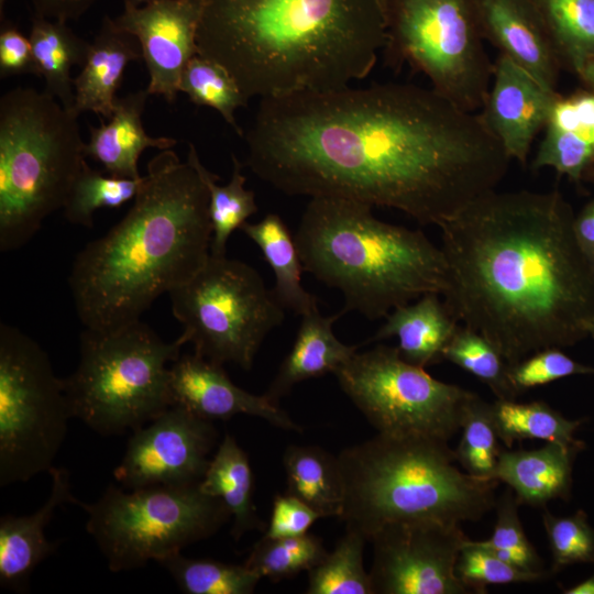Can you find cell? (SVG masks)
Listing matches in <instances>:
<instances>
[{"instance_id":"6da1fadb","label":"cell","mask_w":594,"mask_h":594,"mask_svg":"<svg viewBox=\"0 0 594 594\" xmlns=\"http://www.w3.org/2000/svg\"><path fill=\"white\" fill-rule=\"evenodd\" d=\"M245 165L289 196L336 197L436 224L512 161L479 113L410 84L262 98Z\"/></svg>"},{"instance_id":"7a4b0ae2","label":"cell","mask_w":594,"mask_h":594,"mask_svg":"<svg viewBox=\"0 0 594 594\" xmlns=\"http://www.w3.org/2000/svg\"><path fill=\"white\" fill-rule=\"evenodd\" d=\"M558 191L491 190L441 221L447 308L509 366L574 345L594 318V268Z\"/></svg>"},{"instance_id":"3957f363","label":"cell","mask_w":594,"mask_h":594,"mask_svg":"<svg viewBox=\"0 0 594 594\" xmlns=\"http://www.w3.org/2000/svg\"><path fill=\"white\" fill-rule=\"evenodd\" d=\"M385 43L384 0H201L199 55L248 99L348 87Z\"/></svg>"},{"instance_id":"277c9868","label":"cell","mask_w":594,"mask_h":594,"mask_svg":"<svg viewBox=\"0 0 594 594\" xmlns=\"http://www.w3.org/2000/svg\"><path fill=\"white\" fill-rule=\"evenodd\" d=\"M128 213L75 257L68 284L85 328L138 320L210 256L209 191L197 169L163 150L147 164Z\"/></svg>"},{"instance_id":"5b68a950","label":"cell","mask_w":594,"mask_h":594,"mask_svg":"<svg viewBox=\"0 0 594 594\" xmlns=\"http://www.w3.org/2000/svg\"><path fill=\"white\" fill-rule=\"evenodd\" d=\"M369 205L314 197L295 240L304 271L344 297L342 312L375 320L430 293L442 295L448 266L420 230L384 222Z\"/></svg>"},{"instance_id":"8992f818","label":"cell","mask_w":594,"mask_h":594,"mask_svg":"<svg viewBox=\"0 0 594 594\" xmlns=\"http://www.w3.org/2000/svg\"><path fill=\"white\" fill-rule=\"evenodd\" d=\"M344 484L340 517L367 541L402 521H477L495 508L497 480L457 466L448 441L422 436L375 437L338 455Z\"/></svg>"},{"instance_id":"52a82bcc","label":"cell","mask_w":594,"mask_h":594,"mask_svg":"<svg viewBox=\"0 0 594 594\" xmlns=\"http://www.w3.org/2000/svg\"><path fill=\"white\" fill-rule=\"evenodd\" d=\"M77 116L47 92L16 87L0 99V250L25 245L63 209L85 162Z\"/></svg>"},{"instance_id":"ba28073f","label":"cell","mask_w":594,"mask_h":594,"mask_svg":"<svg viewBox=\"0 0 594 594\" xmlns=\"http://www.w3.org/2000/svg\"><path fill=\"white\" fill-rule=\"evenodd\" d=\"M186 343L182 334L164 341L141 320L111 330L85 328L78 365L63 378L72 417L102 436L145 426L173 406L169 364Z\"/></svg>"},{"instance_id":"9c48e42d","label":"cell","mask_w":594,"mask_h":594,"mask_svg":"<svg viewBox=\"0 0 594 594\" xmlns=\"http://www.w3.org/2000/svg\"><path fill=\"white\" fill-rule=\"evenodd\" d=\"M199 483L129 492L109 484L95 503L75 504L87 513L86 530L109 570L131 571L211 537L231 519L223 502Z\"/></svg>"},{"instance_id":"30bf717a","label":"cell","mask_w":594,"mask_h":594,"mask_svg":"<svg viewBox=\"0 0 594 594\" xmlns=\"http://www.w3.org/2000/svg\"><path fill=\"white\" fill-rule=\"evenodd\" d=\"M384 65H408L462 110H481L494 70L475 0H384Z\"/></svg>"},{"instance_id":"8fae6325","label":"cell","mask_w":594,"mask_h":594,"mask_svg":"<svg viewBox=\"0 0 594 594\" xmlns=\"http://www.w3.org/2000/svg\"><path fill=\"white\" fill-rule=\"evenodd\" d=\"M182 336L194 352L251 370L265 337L284 320V307L255 268L210 254L187 282L168 293Z\"/></svg>"},{"instance_id":"7c38bea8","label":"cell","mask_w":594,"mask_h":594,"mask_svg":"<svg viewBox=\"0 0 594 594\" xmlns=\"http://www.w3.org/2000/svg\"><path fill=\"white\" fill-rule=\"evenodd\" d=\"M73 418L46 351L0 324V486L50 472Z\"/></svg>"},{"instance_id":"4fadbf2b","label":"cell","mask_w":594,"mask_h":594,"mask_svg":"<svg viewBox=\"0 0 594 594\" xmlns=\"http://www.w3.org/2000/svg\"><path fill=\"white\" fill-rule=\"evenodd\" d=\"M341 389L377 433L448 441L477 395L405 361L397 346L356 352L334 373Z\"/></svg>"},{"instance_id":"5bb4252c","label":"cell","mask_w":594,"mask_h":594,"mask_svg":"<svg viewBox=\"0 0 594 594\" xmlns=\"http://www.w3.org/2000/svg\"><path fill=\"white\" fill-rule=\"evenodd\" d=\"M470 538L460 524L438 520L393 522L371 538L373 594H468L455 573Z\"/></svg>"},{"instance_id":"9a60e30c","label":"cell","mask_w":594,"mask_h":594,"mask_svg":"<svg viewBox=\"0 0 594 594\" xmlns=\"http://www.w3.org/2000/svg\"><path fill=\"white\" fill-rule=\"evenodd\" d=\"M217 438L212 421L170 406L132 432L113 476L125 490L199 483Z\"/></svg>"},{"instance_id":"2e32d148","label":"cell","mask_w":594,"mask_h":594,"mask_svg":"<svg viewBox=\"0 0 594 594\" xmlns=\"http://www.w3.org/2000/svg\"><path fill=\"white\" fill-rule=\"evenodd\" d=\"M200 13L201 0H154L140 7L124 2L123 12L114 21L140 43L150 75V96L175 102L183 70L199 54Z\"/></svg>"},{"instance_id":"e0dca14e","label":"cell","mask_w":594,"mask_h":594,"mask_svg":"<svg viewBox=\"0 0 594 594\" xmlns=\"http://www.w3.org/2000/svg\"><path fill=\"white\" fill-rule=\"evenodd\" d=\"M169 392L173 406H180L205 420H229L244 414L284 430H302L266 394L255 395L242 389L230 380L223 365L195 352L180 354L170 364Z\"/></svg>"},{"instance_id":"ac0fdd59","label":"cell","mask_w":594,"mask_h":594,"mask_svg":"<svg viewBox=\"0 0 594 594\" xmlns=\"http://www.w3.org/2000/svg\"><path fill=\"white\" fill-rule=\"evenodd\" d=\"M492 80L479 114L507 156L524 165L559 92L546 89L501 54Z\"/></svg>"},{"instance_id":"d6986e66","label":"cell","mask_w":594,"mask_h":594,"mask_svg":"<svg viewBox=\"0 0 594 594\" xmlns=\"http://www.w3.org/2000/svg\"><path fill=\"white\" fill-rule=\"evenodd\" d=\"M484 41L557 91L562 69L544 23L531 0H475Z\"/></svg>"},{"instance_id":"ffe728a7","label":"cell","mask_w":594,"mask_h":594,"mask_svg":"<svg viewBox=\"0 0 594 594\" xmlns=\"http://www.w3.org/2000/svg\"><path fill=\"white\" fill-rule=\"evenodd\" d=\"M52 488L46 502L26 516L6 515L0 519V585L14 592H25L34 569L55 552L58 543L45 536V527L55 509L65 503L75 504L70 476L65 468L50 470Z\"/></svg>"},{"instance_id":"44dd1931","label":"cell","mask_w":594,"mask_h":594,"mask_svg":"<svg viewBox=\"0 0 594 594\" xmlns=\"http://www.w3.org/2000/svg\"><path fill=\"white\" fill-rule=\"evenodd\" d=\"M585 446L546 442L534 450H501L493 480L514 492L519 505L543 508L553 499L569 501L573 463Z\"/></svg>"},{"instance_id":"7402d4cb","label":"cell","mask_w":594,"mask_h":594,"mask_svg":"<svg viewBox=\"0 0 594 594\" xmlns=\"http://www.w3.org/2000/svg\"><path fill=\"white\" fill-rule=\"evenodd\" d=\"M142 59L138 38L105 16L90 43L87 59L74 78L73 111L77 116L90 111L109 119L128 65Z\"/></svg>"},{"instance_id":"603a6c76","label":"cell","mask_w":594,"mask_h":594,"mask_svg":"<svg viewBox=\"0 0 594 594\" xmlns=\"http://www.w3.org/2000/svg\"><path fill=\"white\" fill-rule=\"evenodd\" d=\"M150 95L146 89L117 98L109 122L100 121L91 127L85 143V156L100 163L106 173L116 177L138 179L139 158L146 148L168 150L177 141L167 136L148 135L142 123V114Z\"/></svg>"},{"instance_id":"cb8c5ba5","label":"cell","mask_w":594,"mask_h":594,"mask_svg":"<svg viewBox=\"0 0 594 594\" xmlns=\"http://www.w3.org/2000/svg\"><path fill=\"white\" fill-rule=\"evenodd\" d=\"M343 312L324 317L318 308L301 316L293 348L279 366L278 373L265 393L279 402L294 385L328 373H336L358 352L360 345L342 343L332 326Z\"/></svg>"},{"instance_id":"d4e9b609","label":"cell","mask_w":594,"mask_h":594,"mask_svg":"<svg viewBox=\"0 0 594 594\" xmlns=\"http://www.w3.org/2000/svg\"><path fill=\"white\" fill-rule=\"evenodd\" d=\"M439 296L426 294L414 304L395 308L371 340L396 337L400 356L416 366L440 362L459 322Z\"/></svg>"},{"instance_id":"484cf974","label":"cell","mask_w":594,"mask_h":594,"mask_svg":"<svg viewBox=\"0 0 594 594\" xmlns=\"http://www.w3.org/2000/svg\"><path fill=\"white\" fill-rule=\"evenodd\" d=\"M204 493L223 502L230 512L234 540L252 530H265L253 502L254 476L245 451L229 433L218 446L200 481Z\"/></svg>"},{"instance_id":"4316f807","label":"cell","mask_w":594,"mask_h":594,"mask_svg":"<svg viewBox=\"0 0 594 594\" xmlns=\"http://www.w3.org/2000/svg\"><path fill=\"white\" fill-rule=\"evenodd\" d=\"M240 229L258 246L273 270V292L283 307L299 316L317 309L316 296L301 285L304 266L299 250L282 218L268 213L256 223L245 222Z\"/></svg>"},{"instance_id":"83f0119b","label":"cell","mask_w":594,"mask_h":594,"mask_svg":"<svg viewBox=\"0 0 594 594\" xmlns=\"http://www.w3.org/2000/svg\"><path fill=\"white\" fill-rule=\"evenodd\" d=\"M37 68V76L45 81L44 91L56 98L64 108L73 111V66H82L90 43L79 37L66 22L34 14L29 36Z\"/></svg>"},{"instance_id":"f1b7e54d","label":"cell","mask_w":594,"mask_h":594,"mask_svg":"<svg viewBox=\"0 0 594 594\" xmlns=\"http://www.w3.org/2000/svg\"><path fill=\"white\" fill-rule=\"evenodd\" d=\"M283 464L287 493L298 497L321 515L341 517L344 484L338 457L315 446H289Z\"/></svg>"},{"instance_id":"f546056e","label":"cell","mask_w":594,"mask_h":594,"mask_svg":"<svg viewBox=\"0 0 594 594\" xmlns=\"http://www.w3.org/2000/svg\"><path fill=\"white\" fill-rule=\"evenodd\" d=\"M232 175L230 182L220 186L219 176L208 170L200 162L194 144L188 145L187 161L197 169L209 191V216L212 226L210 254L226 256L230 235L257 211L255 196L245 188L246 177L243 164L232 154Z\"/></svg>"},{"instance_id":"4dcf8cb0","label":"cell","mask_w":594,"mask_h":594,"mask_svg":"<svg viewBox=\"0 0 594 594\" xmlns=\"http://www.w3.org/2000/svg\"><path fill=\"white\" fill-rule=\"evenodd\" d=\"M492 418L498 439L512 448L515 441L542 440L564 446H585L574 437L583 419H568L544 402L496 399Z\"/></svg>"},{"instance_id":"1f68e13d","label":"cell","mask_w":594,"mask_h":594,"mask_svg":"<svg viewBox=\"0 0 594 594\" xmlns=\"http://www.w3.org/2000/svg\"><path fill=\"white\" fill-rule=\"evenodd\" d=\"M561 67L576 74L594 61V0H531Z\"/></svg>"},{"instance_id":"d6a6232c","label":"cell","mask_w":594,"mask_h":594,"mask_svg":"<svg viewBox=\"0 0 594 594\" xmlns=\"http://www.w3.org/2000/svg\"><path fill=\"white\" fill-rule=\"evenodd\" d=\"M185 594H252L261 576L243 564L191 559L175 552L156 561Z\"/></svg>"},{"instance_id":"836d02e7","label":"cell","mask_w":594,"mask_h":594,"mask_svg":"<svg viewBox=\"0 0 594 594\" xmlns=\"http://www.w3.org/2000/svg\"><path fill=\"white\" fill-rule=\"evenodd\" d=\"M178 91L186 94L197 106L217 110L240 136L244 135L237 123L235 111L245 107L249 99L234 77L220 63L199 54L195 55L183 70Z\"/></svg>"},{"instance_id":"e575fe53","label":"cell","mask_w":594,"mask_h":594,"mask_svg":"<svg viewBox=\"0 0 594 594\" xmlns=\"http://www.w3.org/2000/svg\"><path fill=\"white\" fill-rule=\"evenodd\" d=\"M367 540L346 530L332 552L308 571L307 594H373L370 573L363 564Z\"/></svg>"},{"instance_id":"d590c367","label":"cell","mask_w":594,"mask_h":594,"mask_svg":"<svg viewBox=\"0 0 594 594\" xmlns=\"http://www.w3.org/2000/svg\"><path fill=\"white\" fill-rule=\"evenodd\" d=\"M142 183L143 176L133 179L105 175L85 161L63 207L64 217L73 224L92 228L98 209L119 208L134 199Z\"/></svg>"},{"instance_id":"8d00e7d4","label":"cell","mask_w":594,"mask_h":594,"mask_svg":"<svg viewBox=\"0 0 594 594\" xmlns=\"http://www.w3.org/2000/svg\"><path fill=\"white\" fill-rule=\"evenodd\" d=\"M442 359L484 383L496 399L515 400L519 396L509 380V365L504 356L486 338L468 327H458Z\"/></svg>"},{"instance_id":"74e56055","label":"cell","mask_w":594,"mask_h":594,"mask_svg":"<svg viewBox=\"0 0 594 594\" xmlns=\"http://www.w3.org/2000/svg\"><path fill=\"white\" fill-rule=\"evenodd\" d=\"M322 540L312 534L297 537H263L253 546L244 564L273 582L296 576L316 566L326 556Z\"/></svg>"},{"instance_id":"f35d334b","label":"cell","mask_w":594,"mask_h":594,"mask_svg":"<svg viewBox=\"0 0 594 594\" xmlns=\"http://www.w3.org/2000/svg\"><path fill=\"white\" fill-rule=\"evenodd\" d=\"M492 403L476 395L465 409L461 438L455 455L458 464L470 475L493 480L501 447L492 418Z\"/></svg>"},{"instance_id":"ab89813d","label":"cell","mask_w":594,"mask_h":594,"mask_svg":"<svg viewBox=\"0 0 594 594\" xmlns=\"http://www.w3.org/2000/svg\"><path fill=\"white\" fill-rule=\"evenodd\" d=\"M543 130L532 167H550L572 182H580L594 164V124Z\"/></svg>"},{"instance_id":"60d3db41","label":"cell","mask_w":594,"mask_h":594,"mask_svg":"<svg viewBox=\"0 0 594 594\" xmlns=\"http://www.w3.org/2000/svg\"><path fill=\"white\" fill-rule=\"evenodd\" d=\"M455 573L470 593L485 594L490 584L534 583L548 579L551 571H529L469 539L458 558Z\"/></svg>"},{"instance_id":"b9f144b4","label":"cell","mask_w":594,"mask_h":594,"mask_svg":"<svg viewBox=\"0 0 594 594\" xmlns=\"http://www.w3.org/2000/svg\"><path fill=\"white\" fill-rule=\"evenodd\" d=\"M542 522L551 551L552 574L576 563L594 564V527L583 509L570 516H556L544 509Z\"/></svg>"},{"instance_id":"7bdbcfd3","label":"cell","mask_w":594,"mask_h":594,"mask_svg":"<svg viewBox=\"0 0 594 594\" xmlns=\"http://www.w3.org/2000/svg\"><path fill=\"white\" fill-rule=\"evenodd\" d=\"M514 492L506 490L496 501V522L492 536L479 544L529 571H543L542 560L528 540L518 514Z\"/></svg>"},{"instance_id":"ee69618b","label":"cell","mask_w":594,"mask_h":594,"mask_svg":"<svg viewBox=\"0 0 594 594\" xmlns=\"http://www.w3.org/2000/svg\"><path fill=\"white\" fill-rule=\"evenodd\" d=\"M572 375H594V366L576 362L560 348L540 350L509 366V380L519 395Z\"/></svg>"},{"instance_id":"f6af8a7d","label":"cell","mask_w":594,"mask_h":594,"mask_svg":"<svg viewBox=\"0 0 594 594\" xmlns=\"http://www.w3.org/2000/svg\"><path fill=\"white\" fill-rule=\"evenodd\" d=\"M319 518H322L319 513L286 492L274 497L270 524L264 536L268 538L302 536Z\"/></svg>"},{"instance_id":"bcb514c9","label":"cell","mask_w":594,"mask_h":594,"mask_svg":"<svg viewBox=\"0 0 594 594\" xmlns=\"http://www.w3.org/2000/svg\"><path fill=\"white\" fill-rule=\"evenodd\" d=\"M18 75L37 76L32 44L13 24L1 22L0 77Z\"/></svg>"},{"instance_id":"7dc6e473","label":"cell","mask_w":594,"mask_h":594,"mask_svg":"<svg viewBox=\"0 0 594 594\" xmlns=\"http://www.w3.org/2000/svg\"><path fill=\"white\" fill-rule=\"evenodd\" d=\"M98 0H32L34 14L67 22L84 15Z\"/></svg>"},{"instance_id":"c3c4849f","label":"cell","mask_w":594,"mask_h":594,"mask_svg":"<svg viewBox=\"0 0 594 594\" xmlns=\"http://www.w3.org/2000/svg\"><path fill=\"white\" fill-rule=\"evenodd\" d=\"M576 241L594 268V198L574 217Z\"/></svg>"},{"instance_id":"681fc988","label":"cell","mask_w":594,"mask_h":594,"mask_svg":"<svg viewBox=\"0 0 594 594\" xmlns=\"http://www.w3.org/2000/svg\"><path fill=\"white\" fill-rule=\"evenodd\" d=\"M585 89L594 92V61L584 64L575 74Z\"/></svg>"},{"instance_id":"f907efd6","label":"cell","mask_w":594,"mask_h":594,"mask_svg":"<svg viewBox=\"0 0 594 594\" xmlns=\"http://www.w3.org/2000/svg\"><path fill=\"white\" fill-rule=\"evenodd\" d=\"M562 592L563 594H594V574Z\"/></svg>"},{"instance_id":"816d5d0a","label":"cell","mask_w":594,"mask_h":594,"mask_svg":"<svg viewBox=\"0 0 594 594\" xmlns=\"http://www.w3.org/2000/svg\"><path fill=\"white\" fill-rule=\"evenodd\" d=\"M151 1H154V0H124L125 3L132 4L135 7L144 6Z\"/></svg>"},{"instance_id":"f5cc1de1","label":"cell","mask_w":594,"mask_h":594,"mask_svg":"<svg viewBox=\"0 0 594 594\" xmlns=\"http://www.w3.org/2000/svg\"><path fill=\"white\" fill-rule=\"evenodd\" d=\"M588 336H591L592 339L594 340V318L592 319L588 326Z\"/></svg>"},{"instance_id":"db71d44e","label":"cell","mask_w":594,"mask_h":594,"mask_svg":"<svg viewBox=\"0 0 594 594\" xmlns=\"http://www.w3.org/2000/svg\"><path fill=\"white\" fill-rule=\"evenodd\" d=\"M6 1H7V0H0V15H1V21L3 20V7H4Z\"/></svg>"},{"instance_id":"11a10c76","label":"cell","mask_w":594,"mask_h":594,"mask_svg":"<svg viewBox=\"0 0 594 594\" xmlns=\"http://www.w3.org/2000/svg\"><path fill=\"white\" fill-rule=\"evenodd\" d=\"M586 175H590L594 179V164L591 166V168L587 170Z\"/></svg>"}]
</instances>
